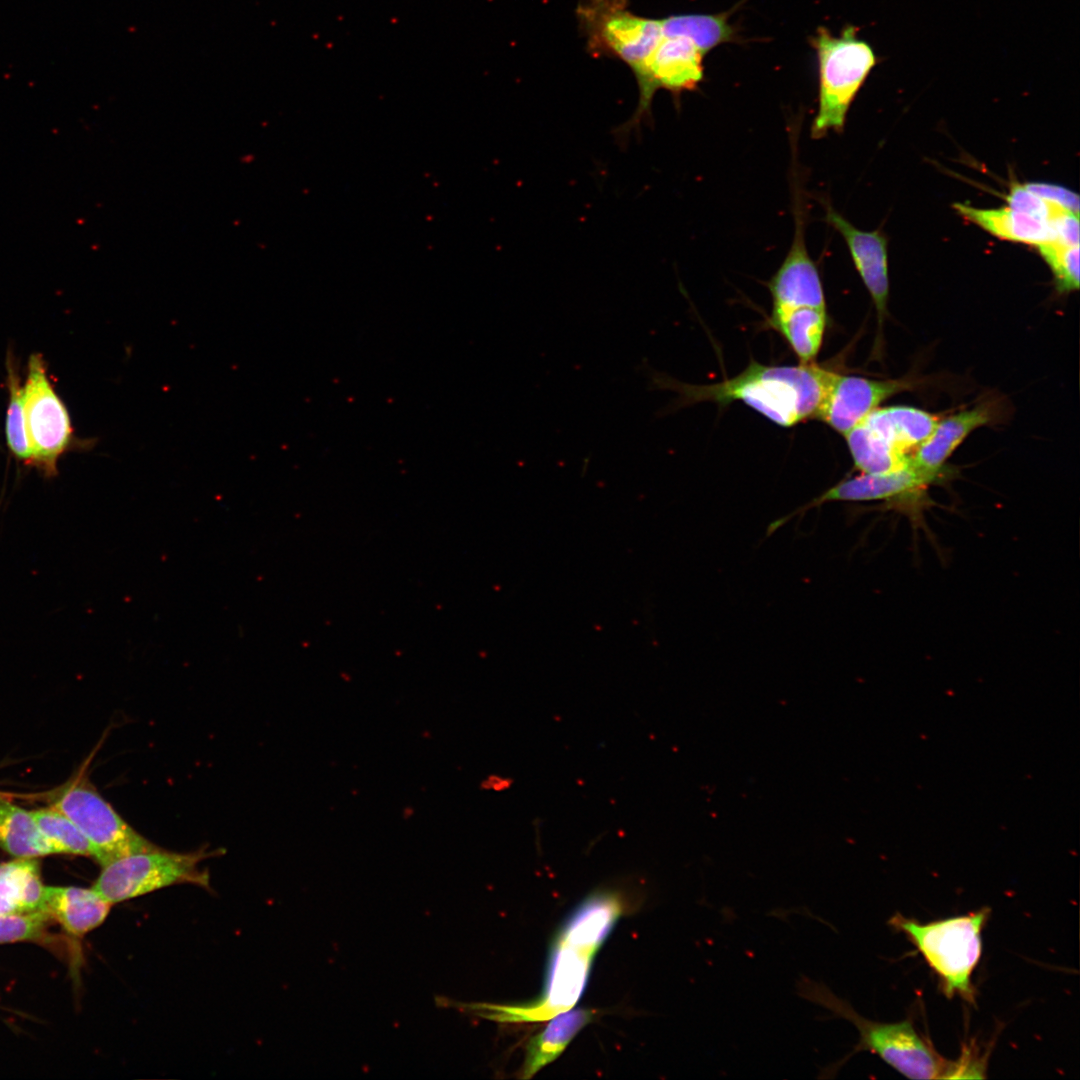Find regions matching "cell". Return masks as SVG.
I'll use <instances>...</instances> for the list:
<instances>
[{
  "label": "cell",
  "mask_w": 1080,
  "mask_h": 1080,
  "mask_svg": "<svg viewBox=\"0 0 1080 1080\" xmlns=\"http://www.w3.org/2000/svg\"><path fill=\"white\" fill-rule=\"evenodd\" d=\"M637 370L648 379L649 390H671L678 394L658 412L660 416L701 401L716 402L720 406L742 401L783 427L817 418L837 375L815 362L770 366L751 361L740 374L730 379L694 385L653 369L646 360L637 366Z\"/></svg>",
  "instance_id": "1"
},
{
  "label": "cell",
  "mask_w": 1080,
  "mask_h": 1080,
  "mask_svg": "<svg viewBox=\"0 0 1080 1080\" xmlns=\"http://www.w3.org/2000/svg\"><path fill=\"white\" fill-rule=\"evenodd\" d=\"M797 994L830 1012L828 1018L849 1021L859 1033V1041L843 1059L820 1070L819 1078H832L847 1059L860 1051L878 1055L903 1075L914 1079H951L980 1077L982 1065L968 1055L949 1061L924 1038L910 1019L886 1023L860 1015L845 999L824 983L802 976L796 983Z\"/></svg>",
  "instance_id": "2"
},
{
  "label": "cell",
  "mask_w": 1080,
  "mask_h": 1080,
  "mask_svg": "<svg viewBox=\"0 0 1080 1080\" xmlns=\"http://www.w3.org/2000/svg\"><path fill=\"white\" fill-rule=\"evenodd\" d=\"M619 915L608 901L590 897L570 917L551 955L543 997L527 1006L470 1004L479 1015L499 1022L543 1021L570 1010L582 995L594 955Z\"/></svg>",
  "instance_id": "3"
},
{
  "label": "cell",
  "mask_w": 1080,
  "mask_h": 1080,
  "mask_svg": "<svg viewBox=\"0 0 1080 1080\" xmlns=\"http://www.w3.org/2000/svg\"><path fill=\"white\" fill-rule=\"evenodd\" d=\"M990 912L989 908L983 907L965 915L928 923L896 913L888 924L904 933L917 948L938 976L948 998L960 996L974 1004L975 988L971 978L981 958V934Z\"/></svg>",
  "instance_id": "4"
},
{
  "label": "cell",
  "mask_w": 1080,
  "mask_h": 1080,
  "mask_svg": "<svg viewBox=\"0 0 1080 1080\" xmlns=\"http://www.w3.org/2000/svg\"><path fill=\"white\" fill-rule=\"evenodd\" d=\"M857 31V27L847 25L840 36H834L820 27L811 38L819 65L818 111L811 127L815 139L843 130L851 103L878 61L873 48L857 37Z\"/></svg>",
  "instance_id": "5"
},
{
  "label": "cell",
  "mask_w": 1080,
  "mask_h": 1080,
  "mask_svg": "<svg viewBox=\"0 0 1080 1080\" xmlns=\"http://www.w3.org/2000/svg\"><path fill=\"white\" fill-rule=\"evenodd\" d=\"M205 849L171 852L159 847L130 854L102 866L91 887L112 905L175 884L209 887V875L200 863L209 857Z\"/></svg>",
  "instance_id": "6"
},
{
  "label": "cell",
  "mask_w": 1080,
  "mask_h": 1080,
  "mask_svg": "<svg viewBox=\"0 0 1080 1080\" xmlns=\"http://www.w3.org/2000/svg\"><path fill=\"white\" fill-rule=\"evenodd\" d=\"M576 13L590 53L618 58L632 72L663 38L661 20L633 13L627 0H582Z\"/></svg>",
  "instance_id": "7"
},
{
  "label": "cell",
  "mask_w": 1080,
  "mask_h": 1080,
  "mask_svg": "<svg viewBox=\"0 0 1080 1080\" xmlns=\"http://www.w3.org/2000/svg\"><path fill=\"white\" fill-rule=\"evenodd\" d=\"M704 54L687 37L661 39L653 53L633 72L639 90V100L632 116L613 130L619 145H626L631 136L641 132L643 124L652 121V101L659 89L678 98L685 91L695 90L704 77Z\"/></svg>",
  "instance_id": "8"
},
{
  "label": "cell",
  "mask_w": 1080,
  "mask_h": 1080,
  "mask_svg": "<svg viewBox=\"0 0 1080 1080\" xmlns=\"http://www.w3.org/2000/svg\"><path fill=\"white\" fill-rule=\"evenodd\" d=\"M23 389L32 454L30 466L45 477H54L60 457L73 446L74 433L68 410L56 393L39 353L29 357Z\"/></svg>",
  "instance_id": "9"
},
{
  "label": "cell",
  "mask_w": 1080,
  "mask_h": 1080,
  "mask_svg": "<svg viewBox=\"0 0 1080 1080\" xmlns=\"http://www.w3.org/2000/svg\"><path fill=\"white\" fill-rule=\"evenodd\" d=\"M52 807L68 817L87 838L93 847V858L101 866L157 847L125 822L88 783L68 786Z\"/></svg>",
  "instance_id": "10"
},
{
  "label": "cell",
  "mask_w": 1080,
  "mask_h": 1080,
  "mask_svg": "<svg viewBox=\"0 0 1080 1080\" xmlns=\"http://www.w3.org/2000/svg\"><path fill=\"white\" fill-rule=\"evenodd\" d=\"M907 378L875 380L837 374L817 417L844 436L886 399L913 388Z\"/></svg>",
  "instance_id": "11"
},
{
  "label": "cell",
  "mask_w": 1080,
  "mask_h": 1080,
  "mask_svg": "<svg viewBox=\"0 0 1080 1080\" xmlns=\"http://www.w3.org/2000/svg\"><path fill=\"white\" fill-rule=\"evenodd\" d=\"M794 215L795 232L791 248L768 283L773 300L772 310L798 307L826 309L819 271L805 245L802 210L797 208Z\"/></svg>",
  "instance_id": "12"
},
{
  "label": "cell",
  "mask_w": 1080,
  "mask_h": 1080,
  "mask_svg": "<svg viewBox=\"0 0 1080 1080\" xmlns=\"http://www.w3.org/2000/svg\"><path fill=\"white\" fill-rule=\"evenodd\" d=\"M825 220L846 242L856 270L873 300L881 329L889 297L886 237L878 230L858 229L829 204L825 206Z\"/></svg>",
  "instance_id": "13"
},
{
  "label": "cell",
  "mask_w": 1080,
  "mask_h": 1080,
  "mask_svg": "<svg viewBox=\"0 0 1080 1080\" xmlns=\"http://www.w3.org/2000/svg\"><path fill=\"white\" fill-rule=\"evenodd\" d=\"M936 477L914 468L911 463L899 470L870 474L861 473L828 489L803 509L828 501H890L918 503L924 490L935 483Z\"/></svg>",
  "instance_id": "14"
},
{
  "label": "cell",
  "mask_w": 1080,
  "mask_h": 1080,
  "mask_svg": "<svg viewBox=\"0 0 1080 1080\" xmlns=\"http://www.w3.org/2000/svg\"><path fill=\"white\" fill-rule=\"evenodd\" d=\"M994 407L981 403L944 419H939L930 436L910 456L917 470L941 479L944 464L965 438L994 419Z\"/></svg>",
  "instance_id": "15"
},
{
  "label": "cell",
  "mask_w": 1080,
  "mask_h": 1080,
  "mask_svg": "<svg viewBox=\"0 0 1080 1080\" xmlns=\"http://www.w3.org/2000/svg\"><path fill=\"white\" fill-rule=\"evenodd\" d=\"M954 209L967 221L1002 240L1036 247L1056 241L1051 221L1016 211L1010 207L982 209L965 203H955Z\"/></svg>",
  "instance_id": "16"
},
{
  "label": "cell",
  "mask_w": 1080,
  "mask_h": 1080,
  "mask_svg": "<svg viewBox=\"0 0 1080 1080\" xmlns=\"http://www.w3.org/2000/svg\"><path fill=\"white\" fill-rule=\"evenodd\" d=\"M112 904L92 888L50 887L44 888L42 909L71 935L82 937L101 925L108 916Z\"/></svg>",
  "instance_id": "17"
},
{
  "label": "cell",
  "mask_w": 1080,
  "mask_h": 1080,
  "mask_svg": "<svg viewBox=\"0 0 1080 1080\" xmlns=\"http://www.w3.org/2000/svg\"><path fill=\"white\" fill-rule=\"evenodd\" d=\"M939 418L910 406L878 407L861 422L887 444L911 456L932 433Z\"/></svg>",
  "instance_id": "18"
},
{
  "label": "cell",
  "mask_w": 1080,
  "mask_h": 1080,
  "mask_svg": "<svg viewBox=\"0 0 1080 1080\" xmlns=\"http://www.w3.org/2000/svg\"><path fill=\"white\" fill-rule=\"evenodd\" d=\"M591 1009H570L552 1017L545 1029L533 1037L526 1048L521 1078H531L554 1061L576 1034L595 1017Z\"/></svg>",
  "instance_id": "19"
},
{
  "label": "cell",
  "mask_w": 1080,
  "mask_h": 1080,
  "mask_svg": "<svg viewBox=\"0 0 1080 1080\" xmlns=\"http://www.w3.org/2000/svg\"><path fill=\"white\" fill-rule=\"evenodd\" d=\"M826 309L798 307L772 310L770 324L790 345L800 363H813L822 346Z\"/></svg>",
  "instance_id": "20"
},
{
  "label": "cell",
  "mask_w": 1080,
  "mask_h": 1080,
  "mask_svg": "<svg viewBox=\"0 0 1080 1080\" xmlns=\"http://www.w3.org/2000/svg\"><path fill=\"white\" fill-rule=\"evenodd\" d=\"M39 862L18 858L0 864V914L43 910Z\"/></svg>",
  "instance_id": "21"
},
{
  "label": "cell",
  "mask_w": 1080,
  "mask_h": 1080,
  "mask_svg": "<svg viewBox=\"0 0 1080 1080\" xmlns=\"http://www.w3.org/2000/svg\"><path fill=\"white\" fill-rule=\"evenodd\" d=\"M0 847L17 858L54 854L31 813L0 798Z\"/></svg>",
  "instance_id": "22"
},
{
  "label": "cell",
  "mask_w": 1080,
  "mask_h": 1080,
  "mask_svg": "<svg viewBox=\"0 0 1080 1080\" xmlns=\"http://www.w3.org/2000/svg\"><path fill=\"white\" fill-rule=\"evenodd\" d=\"M728 18L729 13L681 14L660 20L664 37H687L705 54L719 44L736 39V29Z\"/></svg>",
  "instance_id": "23"
},
{
  "label": "cell",
  "mask_w": 1080,
  "mask_h": 1080,
  "mask_svg": "<svg viewBox=\"0 0 1080 1080\" xmlns=\"http://www.w3.org/2000/svg\"><path fill=\"white\" fill-rule=\"evenodd\" d=\"M7 386L9 390L5 423L7 445L18 460L30 465L32 454L26 427L24 389L17 367L10 357L7 359Z\"/></svg>",
  "instance_id": "24"
},
{
  "label": "cell",
  "mask_w": 1080,
  "mask_h": 1080,
  "mask_svg": "<svg viewBox=\"0 0 1080 1080\" xmlns=\"http://www.w3.org/2000/svg\"><path fill=\"white\" fill-rule=\"evenodd\" d=\"M37 826L51 845L54 854L94 856L93 847L76 825L55 808L31 811Z\"/></svg>",
  "instance_id": "25"
},
{
  "label": "cell",
  "mask_w": 1080,
  "mask_h": 1080,
  "mask_svg": "<svg viewBox=\"0 0 1080 1080\" xmlns=\"http://www.w3.org/2000/svg\"><path fill=\"white\" fill-rule=\"evenodd\" d=\"M1048 264L1060 293H1070L1079 288V245L1051 241L1037 246Z\"/></svg>",
  "instance_id": "26"
},
{
  "label": "cell",
  "mask_w": 1080,
  "mask_h": 1080,
  "mask_svg": "<svg viewBox=\"0 0 1080 1080\" xmlns=\"http://www.w3.org/2000/svg\"><path fill=\"white\" fill-rule=\"evenodd\" d=\"M52 920L44 910L0 914V944L39 940Z\"/></svg>",
  "instance_id": "27"
},
{
  "label": "cell",
  "mask_w": 1080,
  "mask_h": 1080,
  "mask_svg": "<svg viewBox=\"0 0 1080 1080\" xmlns=\"http://www.w3.org/2000/svg\"><path fill=\"white\" fill-rule=\"evenodd\" d=\"M1006 200L1008 207L1047 221L1054 218L1061 210H1065L1040 198L1019 183L1011 185Z\"/></svg>",
  "instance_id": "28"
},
{
  "label": "cell",
  "mask_w": 1080,
  "mask_h": 1080,
  "mask_svg": "<svg viewBox=\"0 0 1080 1080\" xmlns=\"http://www.w3.org/2000/svg\"><path fill=\"white\" fill-rule=\"evenodd\" d=\"M1023 185L1040 198L1079 214V196L1073 191L1060 185L1044 182H1029Z\"/></svg>",
  "instance_id": "29"
}]
</instances>
